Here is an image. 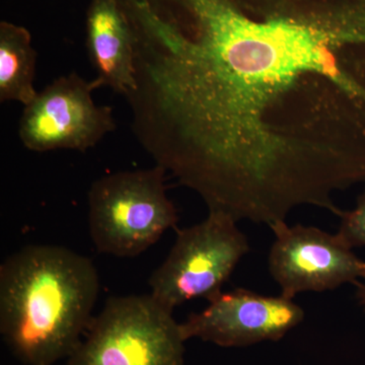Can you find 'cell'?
Listing matches in <instances>:
<instances>
[{
  "label": "cell",
  "mask_w": 365,
  "mask_h": 365,
  "mask_svg": "<svg viewBox=\"0 0 365 365\" xmlns=\"http://www.w3.org/2000/svg\"><path fill=\"white\" fill-rule=\"evenodd\" d=\"M356 287L357 299H359L360 306L362 307V309H364L365 312V277L362 278V279L359 281V284H357Z\"/></svg>",
  "instance_id": "obj_12"
},
{
  "label": "cell",
  "mask_w": 365,
  "mask_h": 365,
  "mask_svg": "<svg viewBox=\"0 0 365 365\" xmlns=\"http://www.w3.org/2000/svg\"><path fill=\"white\" fill-rule=\"evenodd\" d=\"M338 235L350 248L365 247V188L357 199L356 206L349 211H341Z\"/></svg>",
  "instance_id": "obj_11"
},
{
  "label": "cell",
  "mask_w": 365,
  "mask_h": 365,
  "mask_svg": "<svg viewBox=\"0 0 365 365\" xmlns=\"http://www.w3.org/2000/svg\"><path fill=\"white\" fill-rule=\"evenodd\" d=\"M208 302L204 311L180 324L185 340L198 338L220 347H248L282 339L304 319L302 307L282 294L268 297L237 288Z\"/></svg>",
  "instance_id": "obj_8"
},
{
  "label": "cell",
  "mask_w": 365,
  "mask_h": 365,
  "mask_svg": "<svg viewBox=\"0 0 365 365\" xmlns=\"http://www.w3.org/2000/svg\"><path fill=\"white\" fill-rule=\"evenodd\" d=\"M270 228L275 240L269 253V271L288 299L348 283L357 285L365 277V262L339 235L302 225L289 227L287 220Z\"/></svg>",
  "instance_id": "obj_7"
},
{
  "label": "cell",
  "mask_w": 365,
  "mask_h": 365,
  "mask_svg": "<svg viewBox=\"0 0 365 365\" xmlns=\"http://www.w3.org/2000/svg\"><path fill=\"white\" fill-rule=\"evenodd\" d=\"M165 170H123L100 178L88 191V225L100 253L136 257L155 245L178 213L165 188Z\"/></svg>",
  "instance_id": "obj_3"
},
{
  "label": "cell",
  "mask_w": 365,
  "mask_h": 365,
  "mask_svg": "<svg viewBox=\"0 0 365 365\" xmlns=\"http://www.w3.org/2000/svg\"><path fill=\"white\" fill-rule=\"evenodd\" d=\"M86 49L100 86L126 97L134 86L132 31L118 0H91L86 21Z\"/></svg>",
  "instance_id": "obj_9"
},
{
  "label": "cell",
  "mask_w": 365,
  "mask_h": 365,
  "mask_svg": "<svg viewBox=\"0 0 365 365\" xmlns=\"http://www.w3.org/2000/svg\"><path fill=\"white\" fill-rule=\"evenodd\" d=\"M132 131L208 210L334 215L365 182V0H135Z\"/></svg>",
  "instance_id": "obj_1"
},
{
  "label": "cell",
  "mask_w": 365,
  "mask_h": 365,
  "mask_svg": "<svg viewBox=\"0 0 365 365\" xmlns=\"http://www.w3.org/2000/svg\"><path fill=\"white\" fill-rule=\"evenodd\" d=\"M98 88L97 81L74 72L46 86L21 115L19 135L24 146L37 153H85L97 145L116 127L112 108L93 102L91 93Z\"/></svg>",
  "instance_id": "obj_6"
},
{
  "label": "cell",
  "mask_w": 365,
  "mask_h": 365,
  "mask_svg": "<svg viewBox=\"0 0 365 365\" xmlns=\"http://www.w3.org/2000/svg\"><path fill=\"white\" fill-rule=\"evenodd\" d=\"M234 218L220 211L193 227L178 230L165 262L150 278V295L168 311L188 300H210L222 292L250 244Z\"/></svg>",
  "instance_id": "obj_5"
},
{
  "label": "cell",
  "mask_w": 365,
  "mask_h": 365,
  "mask_svg": "<svg viewBox=\"0 0 365 365\" xmlns=\"http://www.w3.org/2000/svg\"><path fill=\"white\" fill-rule=\"evenodd\" d=\"M37 52L23 26L0 23V101L29 105L37 96L34 88Z\"/></svg>",
  "instance_id": "obj_10"
},
{
  "label": "cell",
  "mask_w": 365,
  "mask_h": 365,
  "mask_svg": "<svg viewBox=\"0 0 365 365\" xmlns=\"http://www.w3.org/2000/svg\"><path fill=\"white\" fill-rule=\"evenodd\" d=\"M90 258L61 246L29 245L0 266V333L26 365L68 359L83 339L97 302Z\"/></svg>",
  "instance_id": "obj_2"
},
{
  "label": "cell",
  "mask_w": 365,
  "mask_h": 365,
  "mask_svg": "<svg viewBox=\"0 0 365 365\" xmlns=\"http://www.w3.org/2000/svg\"><path fill=\"white\" fill-rule=\"evenodd\" d=\"M181 325L150 294L111 297L66 365H185Z\"/></svg>",
  "instance_id": "obj_4"
}]
</instances>
